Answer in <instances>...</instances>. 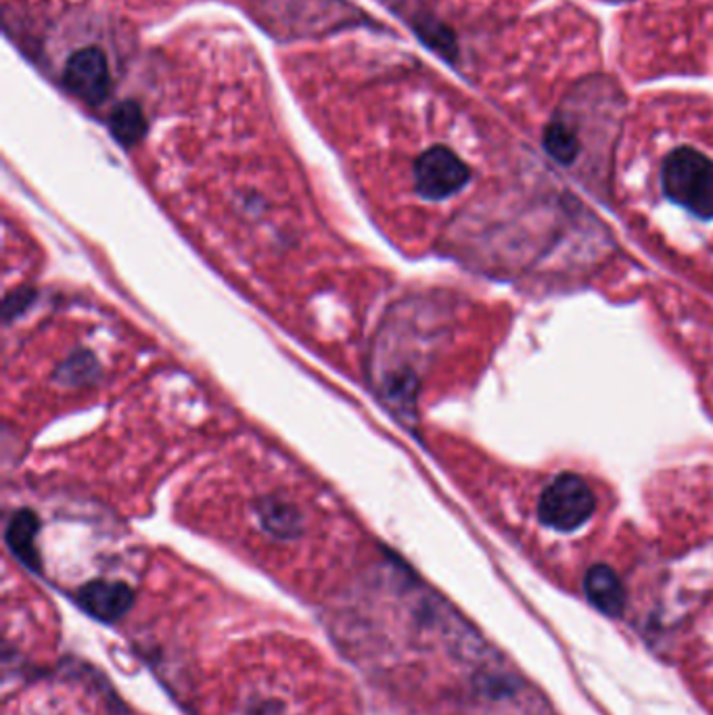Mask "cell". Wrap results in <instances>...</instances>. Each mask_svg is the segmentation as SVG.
I'll return each instance as SVG.
<instances>
[{"mask_svg":"<svg viewBox=\"0 0 713 715\" xmlns=\"http://www.w3.org/2000/svg\"><path fill=\"white\" fill-rule=\"evenodd\" d=\"M661 195L687 218L713 222V158L693 147H678L661 161Z\"/></svg>","mask_w":713,"mask_h":715,"instance_id":"1","label":"cell"},{"mask_svg":"<svg viewBox=\"0 0 713 715\" xmlns=\"http://www.w3.org/2000/svg\"><path fill=\"white\" fill-rule=\"evenodd\" d=\"M595 490L574 473L555 477L538 504L540 521L556 532H574L595 515Z\"/></svg>","mask_w":713,"mask_h":715,"instance_id":"2","label":"cell"},{"mask_svg":"<svg viewBox=\"0 0 713 715\" xmlns=\"http://www.w3.org/2000/svg\"><path fill=\"white\" fill-rule=\"evenodd\" d=\"M469 177L467 163L446 147H434L416 159L415 182L421 198L432 201L450 198L469 182Z\"/></svg>","mask_w":713,"mask_h":715,"instance_id":"3","label":"cell"},{"mask_svg":"<svg viewBox=\"0 0 713 715\" xmlns=\"http://www.w3.org/2000/svg\"><path fill=\"white\" fill-rule=\"evenodd\" d=\"M65 86L86 103L97 105L100 100L107 99L109 95V65L105 53L97 46L82 49L74 53L67 65H65Z\"/></svg>","mask_w":713,"mask_h":715,"instance_id":"4","label":"cell"},{"mask_svg":"<svg viewBox=\"0 0 713 715\" xmlns=\"http://www.w3.org/2000/svg\"><path fill=\"white\" fill-rule=\"evenodd\" d=\"M78 600L88 616L97 617L100 621H116L128 613L135 596L121 581L97 579L79 590Z\"/></svg>","mask_w":713,"mask_h":715,"instance_id":"5","label":"cell"},{"mask_svg":"<svg viewBox=\"0 0 713 715\" xmlns=\"http://www.w3.org/2000/svg\"><path fill=\"white\" fill-rule=\"evenodd\" d=\"M584 590L598 611L609 617L621 616L626 605V593L611 567L607 565L593 567L584 579Z\"/></svg>","mask_w":713,"mask_h":715,"instance_id":"6","label":"cell"},{"mask_svg":"<svg viewBox=\"0 0 713 715\" xmlns=\"http://www.w3.org/2000/svg\"><path fill=\"white\" fill-rule=\"evenodd\" d=\"M40 521L36 513L21 509L11 516L7 525V544L13 555L20 558L30 569H40V553L36 537H39Z\"/></svg>","mask_w":713,"mask_h":715,"instance_id":"7","label":"cell"},{"mask_svg":"<svg viewBox=\"0 0 713 715\" xmlns=\"http://www.w3.org/2000/svg\"><path fill=\"white\" fill-rule=\"evenodd\" d=\"M109 128L114 139L121 142L124 147L137 145L145 132H147V119L142 116L139 105L132 100H126L118 105L109 118Z\"/></svg>","mask_w":713,"mask_h":715,"instance_id":"8","label":"cell"},{"mask_svg":"<svg viewBox=\"0 0 713 715\" xmlns=\"http://www.w3.org/2000/svg\"><path fill=\"white\" fill-rule=\"evenodd\" d=\"M258 513L264 527L270 530L273 534L280 537L298 536L301 519L291 504H285V502H278L270 498V500L262 502Z\"/></svg>","mask_w":713,"mask_h":715,"instance_id":"9","label":"cell"},{"mask_svg":"<svg viewBox=\"0 0 713 715\" xmlns=\"http://www.w3.org/2000/svg\"><path fill=\"white\" fill-rule=\"evenodd\" d=\"M544 142H546L549 153L558 161H563V163H570L577 153V139L565 124H558V121L551 124L546 128Z\"/></svg>","mask_w":713,"mask_h":715,"instance_id":"10","label":"cell"},{"mask_svg":"<svg viewBox=\"0 0 713 715\" xmlns=\"http://www.w3.org/2000/svg\"><path fill=\"white\" fill-rule=\"evenodd\" d=\"M28 299H30V294H28V291H18V294H13L11 298H7V303H4L7 318L11 317V314H18V312H21L23 306L28 303Z\"/></svg>","mask_w":713,"mask_h":715,"instance_id":"11","label":"cell"}]
</instances>
